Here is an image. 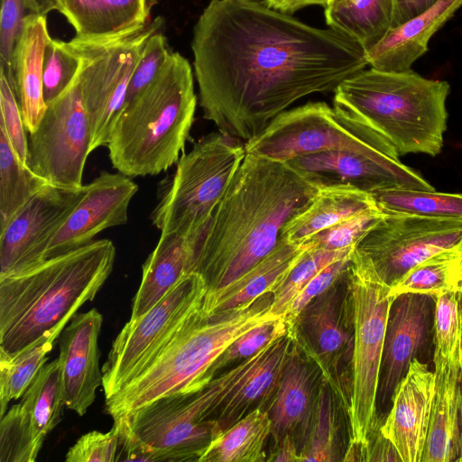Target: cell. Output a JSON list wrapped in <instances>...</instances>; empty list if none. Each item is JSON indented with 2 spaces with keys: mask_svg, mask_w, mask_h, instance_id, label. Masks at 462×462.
I'll use <instances>...</instances> for the list:
<instances>
[{
  "mask_svg": "<svg viewBox=\"0 0 462 462\" xmlns=\"http://www.w3.org/2000/svg\"><path fill=\"white\" fill-rule=\"evenodd\" d=\"M435 392L421 462H462V346L434 358Z\"/></svg>",
  "mask_w": 462,
  "mask_h": 462,
  "instance_id": "cell-22",
  "label": "cell"
},
{
  "mask_svg": "<svg viewBox=\"0 0 462 462\" xmlns=\"http://www.w3.org/2000/svg\"><path fill=\"white\" fill-rule=\"evenodd\" d=\"M351 255L335 261L317 273L291 302L284 319L290 324L311 300L328 290L344 276L350 265Z\"/></svg>",
  "mask_w": 462,
  "mask_h": 462,
  "instance_id": "cell-49",
  "label": "cell"
},
{
  "mask_svg": "<svg viewBox=\"0 0 462 462\" xmlns=\"http://www.w3.org/2000/svg\"><path fill=\"white\" fill-rule=\"evenodd\" d=\"M450 291H462V247L429 257L390 287L392 296L419 292L437 297Z\"/></svg>",
  "mask_w": 462,
  "mask_h": 462,
  "instance_id": "cell-35",
  "label": "cell"
},
{
  "mask_svg": "<svg viewBox=\"0 0 462 462\" xmlns=\"http://www.w3.org/2000/svg\"><path fill=\"white\" fill-rule=\"evenodd\" d=\"M449 93L447 81L424 78L412 69L384 71L370 67L337 87L334 105L383 136L400 156L434 157L443 146Z\"/></svg>",
  "mask_w": 462,
  "mask_h": 462,
  "instance_id": "cell-6",
  "label": "cell"
},
{
  "mask_svg": "<svg viewBox=\"0 0 462 462\" xmlns=\"http://www.w3.org/2000/svg\"><path fill=\"white\" fill-rule=\"evenodd\" d=\"M0 129L5 132L18 157L27 164L28 137L16 95L7 80L0 76ZM28 165V164H27Z\"/></svg>",
  "mask_w": 462,
  "mask_h": 462,
  "instance_id": "cell-47",
  "label": "cell"
},
{
  "mask_svg": "<svg viewBox=\"0 0 462 462\" xmlns=\"http://www.w3.org/2000/svg\"><path fill=\"white\" fill-rule=\"evenodd\" d=\"M27 9L24 0H1L0 13V72L13 88L14 52L23 26Z\"/></svg>",
  "mask_w": 462,
  "mask_h": 462,
  "instance_id": "cell-46",
  "label": "cell"
},
{
  "mask_svg": "<svg viewBox=\"0 0 462 462\" xmlns=\"http://www.w3.org/2000/svg\"><path fill=\"white\" fill-rule=\"evenodd\" d=\"M462 346V292L436 297L434 358H448Z\"/></svg>",
  "mask_w": 462,
  "mask_h": 462,
  "instance_id": "cell-42",
  "label": "cell"
},
{
  "mask_svg": "<svg viewBox=\"0 0 462 462\" xmlns=\"http://www.w3.org/2000/svg\"><path fill=\"white\" fill-rule=\"evenodd\" d=\"M44 439L21 402L13 405L0 421V462H34Z\"/></svg>",
  "mask_w": 462,
  "mask_h": 462,
  "instance_id": "cell-39",
  "label": "cell"
},
{
  "mask_svg": "<svg viewBox=\"0 0 462 462\" xmlns=\"http://www.w3.org/2000/svg\"><path fill=\"white\" fill-rule=\"evenodd\" d=\"M103 318L97 309L75 314L59 338L65 406L83 416L103 384L98 337Z\"/></svg>",
  "mask_w": 462,
  "mask_h": 462,
  "instance_id": "cell-20",
  "label": "cell"
},
{
  "mask_svg": "<svg viewBox=\"0 0 462 462\" xmlns=\"http://www.w3.org/2000/svg\"><path fill=\"white\" fill-rule=\"evenodd\" d=\"M137 184L121 172L102 171L85 185V193L53 235L44 260L84 246L100 232L125 225Z\"/></svg>",
  "mask_w": 462,
  "mask_h": 462,
  "instance_id": "cell-19",
  "label": "cell"
},
{
  "mask_svg": "<svg viewBox=\"0 0 462 462\" xmlns=\"http://www.w3.org/2000/svg\"><path fill=\"white\" fill-rule=\"evenodd\" d=\"M375 427L368 436L366 443V461H394L402 459L393 442Z\"/></svg>",
  "mask_w": 462,
  "mask_h": 462,
  "instance_id": "cell-50",
  "label": "cell"
},
{
  "mask_svg": "<svg viewBox=\"0 0 462 462\" xmlns=\"http://www.w3.org/2000/svg\"><path fill=\"white\" fill-rule=\"evenodd\" d=\"M354 322L352 388L346 411V452L366 457V443L377 426L376 393L389 308L390 286L363 261L351 256L347 271Z\"/></svg>",
  "mask_w": 462,
  "mask_h": 462,
  "instance_id": "cell-9",
  "label": "cell"
},
{
  "mask_svg": "<svg viewBox=\"0 0 462 462\" xmlns=\"http://www.w3.org/2000/svg\"><path fill=\"white\" fill-rule=\"evenodd\" d=\"M196 106L191 66L171 52L155 79L117 115L106 144L113 167L134 178L159 174L178 162Z\"/></svg>",
  "mask_w": 462,
  "mask_h": 462,
  "instance_id": "cell-5",
  "label": "cell"
},
{
  "mask_svg": "<svg viewBox=\"0 0 462 462\" xmlns=\"http://www.w3.org/2000/svg\"><path fill=\"white\" fill-rule=\"evenodd\" d=\"M288 332L284 317L256 326L235 339L217 359L211 376L228 364L251 357Z\"/></svg>",
  "mask_w": 462,
  "mask_h": 462,
  "instance_id": "cell-44",
  "label": "cell"
},
{
  "mask_svg": "<svg viewBox=\"0 0 462 462\" xmlns=\"http://www.w3.org/2000/svg\"><path fill=\"white\" fill-rule=\"evenodd\" d=\"M372 196L378 208L386 214L462 219V193L389 189Z\"/></svg>",
  "mask_w": 462,
  "mask_h": 462,
  "instance_id": "cell-36",
  "label": "cell"
},
{
  "mask_svg": "<svg viewBox=\"0 0 462 462\" xmlns=\"http://www.w3.org/2000/svg\"><path fill=\"white\" fill-rule=\"evenodd\" d=\"M321 186L287 162L247 153L195 245L189 273L206 294L226 286L268 255L284 225Z\"/></svg>",
  "mask_w": 462,
  "mask_h": 462,
  "instance_id": "cell-2",
  "label": "cell"
},
{
  "mask_svg": "<svg viewBox=\"0 0 462 462\" xmlns=\"http://www.w3.org/2000/svg\"><path fill=\"white\" fill-rule=\"evenodd\" d=\"M351 1L352 0H328L327 6L324 9L326 10L340 5H346Z\"/></svg>",
  "mask_w": 462,
  "mask_h": 462,
  "instance_id": "cell-55",
  "label": "cell"
},
{
  "mask_svg": "<svg viewBox=\"0 0 462 462\" xmlns=\"http://www.w3.org/2000/svg\"><path fill=\"white\" fill-rule=\"evenodd\" d=\"M271 433L268 411L254 408L214 439L199 462L266 461L264 445Z\"/></svg>",
  "mask_w": 462,
  "mask_h": 462,
  "instance_id": "cell-31",
  "label": "cell"
},
{
  "mask_svg": "<svg viewBox=\"0 0 462 462\" xmlns=\"http://www.w3.org/2000/svg\"><path fill=\"white\" fill-rule=\"evenodd\" d=\"M48 184L18 157L0 129V229Z\"/></svg>",
  "mask_w": 462,
  "mask_h": 462,
  "instance_id": "cell-34",
  "label": "cell"
},
{
  "mask_svg": "<svg viewBox=\"0 0 462 462\" xmlns=\"http://www.w3.org/2000/svg\"><path fill=\"white\" fill-rule=\"evenodd\" d=\"M245 154V143L219 131L199 140L162 184L152 225L161 233L200 237Z\"/></svg>",
  "mask_w": 462,
  "mask_h": 462,
  "instance_id": "cell-8",
  "label": "cell"
},
{
  "mask_svg": "<svg viewBox=\"0 0 462 462\" xmlns=\"http://www.w3.org/2000/svg\"><path fill=\"white\" fill-rule=\"evenodd\" d=\"M272 302L273 292H268L218 313L208 314L199 307L155 359L106 400V413L114 420L160 397L207 386L213 380V365L235 339L280 319L271 313Z\"/></svg>",
  "mask_w": 462,
  "mask_h": 462,
  "instance_id": "cell-4",
  "label": "cell"
},
{
  "mask_svg": "<svg viewBox=\"0 0 462 462\" xmlns=\"http://www.w3.org/2000/svg\"><path fill=\"white\" fill-rule=\"evenodd\" d=\"M325 20L367 51L393 29V0H352L326 9Z\"/></svg>",
  "mask_w": 462,
  "mask_h": 462,
  "instance_id": "cell-32",
  "label": "cell"
},
{
  "mask_svg": "<svg viewBox=\"0 0 462 462\" xmlns=\"http://www.w3.org/2000/svg\"><path fill=\"white\" fill-rule=\"evenodd\" d=\"M26 8L30 13L46 15L53 10H57L59 0H24Z\"/></svg>",
  "mask_w": 462,
  "mask_h": 462,
  "instance_id": "cell-54",
  "label": "cell"
},
{
  "mask_svg": "<svg viewBox=\"0 0 462 462\" xmlns=\"http://www.w3.org/2000/svg\"><path fill=\"white\" fill-rule=\"evenodd\" d=\"M378 208L371 193L347 184L321 187L312 201L283 226L281 236L303 245L312 236L358 213Z\"/></svg>",
  "mask_w": 462,
  "mask_h": 462,
  "instance_id": "cell-28",
  "label": "cell"
},
{
  "mask_svg": "<svg viewBox=\"0 0 462 462\" xmlns=\"http://www.w3.org/2000/svg\"><path fill=\"white\" fill-rule=\"evenodd\" d=\"M287 162L321 187L347 184L371 194L389 189L435 190L399 157L332 150L298 156Z\"/></svg>",
  "mask_w": 462,
  "mask_h": 462,
  "instance_id": "cell-18",
  "label": "cell"
},
{
  "mask_svg": "<svg viewBox=\"0 0 462 462\" xmlns=\"http://www.w3.org/2000/svg\"><path fill=\"white\" fill-rule=\"evenodd\" d=\"M435 392V373L414 359L399 385L382 433L398 450L402 462H421Z\"/></svg>",
  "mask_w": 462,
  "mask_h": 462,
  "instance_id": "cell-21",
  "label": "cell"
},
{
  "mask_svg": "<svg viewBox=\"0 0 462 462\" xmlns=\"http://www.w3.org/2000/svg\"><path fill=\"white\" fill-rule=\"evenodd\" d=\"M91 129L79 73L69 88L47 105L36 130L28 136V166L50 184L81 188Z\"/></svg>",
  "mask_w": 462,
  "mask_h": 462,
  "instance_id": "cell-15",
  "label": "cell"
},
{
  "mask_svg": "<svg viewBox=\"0 0 462 462\" xmlns=\"http://www.w3.org/2000/svg\"><path fill=\"white\" fill-rule=\"evenodd\" d=\"M80 61L66 42L51 38L43 57L42 90L46 105L61 95L77 77Z\"/></svg>",
  "mask_w": 462,
  "mask_h": 462,
  "instance_id": "cell-41",
  "label": "cell"
},
{
  "mask_svg": "<svg viewBox=\"0 0 462 462\" xmlns=\"http://www.w3.org/2000/svg\"><path fill=\"white\" fill-rule=\"evenodd\" d=\"M288 333L300 351L319 368L322 379L346 410L352 388L354 351L347 272L302 309L288 324Z\"/></svg>",
  "mask_w": 462,
  "mask_h": 462,
  "instance_id": "cell-13",
  "label": "cell"
},
{
  "mask_svg": "<svg viewBox=\"0 0 462 462\" xmlns=\"http://www.w3.org/2000/svg\"><path fill=\"white\" fill-rule=\"evenodd\" d=\"M50 40L46 15L26 14L14 52L13 89L28 134L36 130L47 107L43 98L42 67Z\"/></svg>",
  "mask_w": 462,
  "mask_h": 462,
  "instance_id": "cell-25",
  "label": "cell"
},
{
  "mask_svg": "<svg viewBox=\"0 0 462 462\" xmlns=\"http://www.w3.org/2000/svg\"><path fill=\"white\" fill-rule=\"evenodd\" d=\"M459 247L462 219L385 213L356 245L352 255L391 287L429 257Z\"/></svg>",
  "mask_w": 462,
  "mask_h": 462,
  "instance_id": "cell-14",
  "label": "cell"
},
{
  "mask_svg": "<svg viewBox=\"0 0 462 462\" xmlns=\"http://www.w3.org/2000/svg\"><path fill=\"white\" fill-rule=\"evenodd\" d=\"M58 337H43L12 356L0 352V419L7 411L8 403L23 395L45 365L47 354Z\"/></svg>",
  "mask_w": 462,
  "mask_h": 462,
  "instance_id": "cell-37",
  "label": "cell"
},
{
  "mask_svg": "<svg viewBox=\"0 0 462 462\" xmlns=\"http://www.w3.org/2000/svg\"><path fill=\"white\" fill-rule=\"evenodd\" d=\"M384 215L379 208L358 213L319 231L305 243L326 250L352 249Z\"/></svg>",
  "mask_w": 462,
  "mask_h": 462,
  "instance_id": "cell-43",
  "label": "cell"
},
{
  "mask_svg": "<svg viewBox=\"0 0 462 462\" xmlns=\"http://www.w3.org/2000/svg\"><path fill=\"white\" fill-rule=\"evenodd\" d=\"M437 0H393V28L417 16Z\"/></svg>",
  "mask_w": 462,
  "mask_h": 462,
  "instance_id": "cell-51",
  "label": "cell"
},
{
  "mask_svg": "<svg viewBox=\"0 0 462 462\" xmlns=\"http://www.w3.org/2000/svg\"><path fill=\"white\" fill-rule=\"evenodd\" d=\"M436 296L403 292L393 297L386 323L376 393L382 425L414 359L434 365Z\"/></svg>",
  "mask_w": 462,
  "mask_h": 462,
  "instance_id": "cell-16",
  "label": "cell"
},
{
  "mask_svg": "<svg viewBox=\"0 0 462 462\" xmlns=\"http://www.w3.org/2000/svg\"><path fill=\"white\" fill-rule=\"evenodd\" d=\"M206 292L203 278L196 273H187L149 311L124 326L102 367L106 400L155 359L202 305Z\"/></svg>",
  "mask_w": 462,
  "mask_h": 462,
  "instance_id": "cell-12",
  "label": "cell"
},
{
  "mask_svg": "<svg viewBox=\"0 0 462 462\" xmlns=\"http://www.w3.org/2000/svg\"><path fill=\"white\" fill-rule=\"evenodd\" d=\"M319 368L293 343L272 400L265 409L272 423L274 444L286 436L300 445L312 413L319 384Z\"/></svg>",
  "mask_w": 462,
  "mask_h": 462,
  "instance_id": "cell-23",
  "label": "cell"
},
{
  "mask_svg": "<svg viewBox=\"0 0 462 462\" xmlns=\"http://www.w3.org/2000/svg\"><path fill=\"white\" fill-rule=\"evenodd\" d=\"M461 292H462V291H461Z\"/></svg>",
  "mask_w": 462,
  "mask_h": 462,
  "instance_id": "cell-56",
  "label": "cell"
},
{
  "mask_svg": "<svg viewBox=\"0 0 462 462\" xmlns=\"http://www.w3.org/2000/svg\"><path fill=\"white\" fill-rule=\"evenodd\" d=\"M81 188L48 184L0 229V278L34 267L44 260L50 240L82 199Z\"/></svg>",
  "mask_w": 462,
  "mask_h": 462,
  "instance_id": "cell-17",
  "label": "cell"
},
{
  "mask_svg": "<svg viewBox=\"0 0 462 462\" xmlns=\"http://www.w3.org/2000/svg\"><path fill=\"white\" fill-rule=\"evenodd\" d=\"M162 24V17L158 16L120 32L76 35L66 42L80 61L79 78L90 124L91 152L107 144L141 52Z\"/></svg>",
  "mask_w": 462,
  "mask_h": 462,
  "instance_id": "cell-11",
  "label": "cell"
},
{
  "mask_svg": "<svg viewBox=\"0 0 462 462\" xmlns=\"http://www.w3.org/2000/svg\"><path fill=\"white\" fill-rule=\"evenodd\" d=\"M21 404L40 434L46 437L59 424L65 402L58 357L42 368L23 393Z\"/></svg>",
  "mask_w": 462,
  "mask_h": 462,
  "instance_id": "cell-38",
  "label": "cell"
},
{
  "mask_svg": "<svg viewBox=\"0 0 462 462\" xmlns=\"http://www.w3.org/2000/svg\"><path fill=\"white\" fill-rule=\"evenodd\" d=\"M462 7V0H437L430 7L394 27L366 51L368 66L406 71L429 49L430 39Z\"/></svg>",
  "mask_w": 462,
  "mask_h": 462,
  "instance_id": "cell-24",
  "label": "cell"
},
{
  "mask_svg": "<svg viewBox=\"0 0 462 462\" xmlns=\"http://www.w3.org/2000/svg\"><path fill=\"white\" fill-rule=\"evenodd\" d=\"M245 148L247 153L282 162L332 150L400 157L394 146L365 123L338 106L319 101L283 111L245 142Z\"/></svg>",
  "mask_w": 462,
  "mask_h": 462,
  "instance_id": "cell-10",
  "label": "cell"
},
{
  "mask_svg": "<svg viewBox=\"0 0 462 462\" xmlns=\"http://www.w3.org/2000/svg\"><path fill=\"white\" fill-rule=\"evenodd\" d=\"M170 54L166 37L159 31L147 40L130 79L124 105L134 99L155 79Z\"/></svg>",
  "mask_w": 462,
  "mask_h": 462,
  "instance_id": "cell-45",
  "label": "cell"
},
{
  "mask_svg": "<svg viewBox=\"0 0 462 462\" xmlns=\"http://www.w3.org/2000/svg\"><path fill=\"white\" fill-rule=\"evenodd\" d=\"M308 243L294 245L281 236L277 246L243 275L222 289L205 294L202 308L208 314L225 311L273 292L302 254Z\"/></svg>",
  "mask_w": 462,
  "mask_h": 462,
  "instance_id": "cell-27",
  "label": "cell"
},
{
  "mask_svg": "<svg viewBox=\"0 0 462 462\" xmlns=\"http://www.w3.org/2000/svg\"><path fill=\"white\" fill-rule=\"evenodd\" d=\"M199 238L175 232L162 233L156 247L143 264L141 283L134 297L128 321L144 315L189 273Z\"/></svg>",
  "mask_w": 462,
  "mask_h": 462,
  "instance_id": "cell-26",
  "label": "cell"
},
{
  "mask_svg": "<svg viewBox=\"0 0 462 462\" xmlns=\"http://www.w3.org/2000/svg\"><path fill=\"white\" fill-rule=\"evenodd\" d=\"M191 50L204 118L243 143L296 101L334 92L368 66L366 51L352 37L258 0H210Z\"/></svg>",
  "mask_w": 462,
  "mask_h": 462,
  "instance_id": "cell-1",
  "label": "cell"
},
{
  "mask_svg": "<svg viewBox=\"0 0 462 462\" xmlns=\"http://www.w3.org/2000/svg\"><path fill=\"white\" fill-rule=\"evenodd\" d=\"M115 259L113 242L98 239L0 278V352L12 356L43 337L60 336L95 299Z\"/></svg>",
  "mask_w": 462,
  "mask_h": 462,
  "instance_id": "cell-3",
  "label": "cell"
},
{
  "mask_svg": "<svg viewBox=\"0 0 462 462\" xmlns=\"http://www.w3.org/2000/svg\"><path fill=\"white\" fill-rule=\"evenodd\" d=\"M266 5L284 14H291L310 5L327 6L328 0H264Z\"/></svg>",
  "mask_w": 462,
  "mask_h": 462,
  "instance_id": "cell-53",
  "label": "cell"
},
{
  "mask_svg": "<svg viewBox=\"0 0 462 462\" xmlns=\"http://www.w3.org/2000/svg\"><path fill=\"white\" fill-rule=\"evenodd\" d=\"M337 402L340 401L333 390L322 379L318 388L309 425L300 444V462L341 460Z\"/></svg>",
  "mask_w": 462,
  "mask_h": 462,
  "instance_id": "cell-33",
  "label": "cell"
},
{
  "mask_svg": "<svg viewBox=\"0 0 462 462\" xmlns=\"http://www.w3.org/2000/svg\"><path fill=\"white\" fill-rule=\"evenodd\" d=\"M292 345L288 332L273 341L250 373L226 396L215 415L222 432L256 408V404L262 408V404L270 401Z\"/></svg>",
  "mask_w": 462,
  "mask_h": 462,
  "instance_id": "cell-29",
  "label": "cell"
},
{
  "mask_svg": "<svg viewBox=\"0 0 462 462\" xmlns=\"http://www.w3.org/2000/svg\"><path fill=\"white\" fill-rule=\"evenodd\" d=\"M154 0H59V11L76 35L101 36L150 21Z\"/></svg>",
  "mask_w": 462,
  "mask_h": 462,
  "instance_id": "cell-30",
  "label": "cell"
},
{
  "mask_svg": "<svg viewBox=\"0 0 462 462\" xmlns=\"http://www.w3.org/2000/svg\"><path fill=\"white\" fill-rule=\"evenodd\" d=\"M296 439L291 436H286L278 443L274 444L266 461H300V449Z\"/></svg>",
  "mask_w": 462,
  "mask_h": 462,
  "instance_id": "cell-52",
  "label": "cell"
},
{
  "mask_svg": "<svg viewBox=\"0 0 462 462\" xmlns=\"http://www.w3.org/2000/svg\"><path fill=\"white\" fill-rule=\"evenodd\" d=\"M271 344L199 391L168 394L116 419H124L134 435L149 447L153 462H199L222 433L215 419L217 411Z\"/></svg>",
  "mask_w": 462,
  "mask_h": 462,
  "instance_id": "cell-7",
  "label": "cell"
},
{
  "mask_svg": "<svg viewBox=\"0 0 462 462\" xmlns=\"http://www.w3.org/2000/svg\"><path fill=\"white\" fill-rule=\"evenodd\" d=\"M119 446V429L114 422L108 432L97 430L82 435L69 449L67 462H115Z\"/></svg>",
  "mask_w": 462,
  "mask_h": 462,
  "instance_id": "cell-48",
  "label": "cell"
},
{
  "mask_svg": "<svg viewBox=\"0 0 462 462\" xmlns=\"http://www.w3.org/2000/svg\"><path fill=\"white\" fill-rule=\"evenodd\" d=\"M353 250L309 248L273 291L271 313L284 317L291 302L317 273L333 262L351 255Z\"/></svg>",
  "mask_w": 462,
  "mask_h": 462,
  "instance_id": "cell-40",
  "label": "cell"
}]
</instances>
